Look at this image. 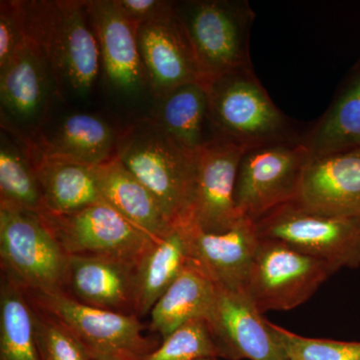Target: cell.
I'll return each mask as SVG.
<instances>
[{"instance_id":"6da1fadb","label":"cell","mask_w":360,"mask_h":360,"mask_svg":"<svg viewBox=\"0 0 360 360\" xmlns=\"http://www.w3.org/2000/svg\"><path fill=\"white\" fill-rule=\"evenodd\" d=\"M198 155L180 146L153 117L132 123L116 141V156L155 194L175 227L191 224Z\"/></svg>"},{"instance_id":"7a4b0ae2","label":"cell","mask_w":360,"mask_h":360,"mask_svg":"<svg viewBox=\"0 0 360 360\" xmlns=\"http://www.w3.org/2000/svg\"><path fill=\"white\" fill-rule=\"evenodd\" d=\"M26 37L39 47L54 77L84 94L99 71L101 49L80 1L25 2Z\"/></svg>"},{"instance_id":"3957f363","label":"cell","mask_w":360,"mask_h":360,"mask_svg":"<svg viewBox=\"0 0 360 360\" xmlns=\"http://www.w3.org/2000/svg\"><path fill=\"white\" fill-rule=\"evenodd\" d=\"M215 135L248 148L300 139L302 131L271 101L250 68H238L206 85Z\"/></svg>"},{"instance_id":"277c9868","label":"cell","mask_w":360,"mask_h":360,"mask_svg":"<svg viewBox=\"0 0 360 360\" xmlns=\"http://www.w3.org/2000/svg\"><path fill=\"white\" fill-rule=\"evenodd\" d=\"M176 11L191 40L203 84L252 66L250 39L255 13L250 2H189Z\"/></svg>"},{"instance_id":"5b68a950","label":"cell","mask_w":360,"mask_h":360,"mask_svg":"<svg viewBox=\"0 0 360 360\" xmlns=\"http://www.w3.org/2000/svg\"><path fill=\"white\" fill-rule=\"evenodd\" d=\"M68 259L39 212L0 205L2 276L25 292H61Z\"/></svg>"},{"instance_id":"8992f818","label":"cell","mask_w":360,"mask_h":360,"mask_svg":"<svg viewBox=\"0 0 360 360\" xmlns=\"http://www.w3.org/2000/svg\"><path fill=\"white\" fill-rule=\"evenodd\" d=\"M310 160L302 139L246 148L239 162L234 194L240 217L257 222L295 200Z\"/></svg>"},{"instance_id":"52a82bcc","label":"cell","mask_w":360,"mask_h":360,"mask_svg":"<svg viewBox=\"0 0 360 360\" xmlns=\"http://www.w3.org/2000/svg\"><path fill=\"white\" fill-rule=\"evenodd\" d=\"M338 270L283 241L259 238L246 291L260 314L290 310L309 300Z\"/></svg>"},{"instance_id":"ba28073f","label":"cell","mask_w":360,"mask_h":360,"mask_svg":"<svg viewBox=\"0 0 360 360\" xmlns=\"http://www.w3.org/2000/svg\"><path fill=\"white\" fill-rule=\"evenodd\" d=\"M70 329L94 360H139L160 345L135 315L96 309L63 292H26Z\"/></svg>"},{"instance_id":"9c48e42d","label":"cell","mask_w":360,"mask_h":360,"mask_svg":"<svg viewBox=\"0 0 360 360\" xmlns=\"http://www.w3.org/2000/svg\"><path fill=\"white\" fill-rule=\"evenodd\" d=\"M39 214L68 255L115 258L136 266L156 243L105 201L68 214Z\"/></svg>"},{"instance_id":"30bf717a","label":"cell","mask_w":360,"mask_h":360,"mask_svg":"<svg viewBox=\"0 0 360 360\" xmlns=\"http://www.w3.org/2000/svg\"><path fill=\"white\" fill-rule=\"evenodd\" d=\"M260 238L283 241L335 265L360 266V217H328L286 203L255 222Z\"/></svg>"},{"instance_id":"8fae6325","label":"cell","mask_w":360,"mask_h":360,"mask_svg":"<svg viewBox=\"0 0 360 360\" xmlns=\"http://www.w3.org/2000/svg\"><path fill=\"white\" fill-rule=\"evenodd\" d=\"M245 150L243 146L219 136L200 149L189 226L220 233L243 219L236 208L234 194L239 162Z\"/></svg>"},{"instance_id":"7c38bea8","label":"cell","mask_w":360,"mask_h":360,"mask_svg":"<svg viewBox=\"0 0 360 360\" xmlns=\"http://www.w3.org/2000/svg\"><path fill=\"white\" fill-rule=\"evenodd\" d=\"M206 319L219 342L221 359L288 360L269 321L248 292L217 286L214 304Z\"/></svg>"},{"instance_id":"4fadbf2b","label":"cell","mask_w":360,"mask_h":360,"mask_svg":"<svg viewBox=\"0 0 360 360\" xmlns=\"http://www.w3.org/2000/svg\"><path fill=\"white\" fill-rule=\"evenodd\" d=\"M137 42L148 82L158 99L181 85L201 82L193 46L176 6L172 13L139 25Z\"/></svg>"},{"instance_id":"5bb4252c","label":"cell","mask_w":360,"mask_h":360,"mask_svg":"<svg viewBox=\"0 0 360 360\" xmlns=\"http://www.w3.org/2000/svg\"><path fill=\"white\" fill-rule=\"evenodd\" d=\"M191 264L224 290L248 292V276L259 236L255 222L243 217L220 233L184 227Z\"/></svg>"},{"instance_id":"9a60e30c","label":"cell","mask_w":360,"mask_h":360,"mask_svg":"<svg viewBox=\"0 0 360 360\" xmlns=\"http://www.w3.org/2000/svg\"><path fill=\"white\" fill-rule=\"evenodd\" d=\"M292 202L328 217H360V148L311 158Z\"/></svg>"},{"instance_id":"2e32d148","label":"cell","mask_w":360,"mask_h":360,"mask_svg":"<svg viewBox=\"0 0 360 360\" xmlns=\"http://www.w3.org/2000/svg\"><path fill=\"white\" fill-rule=\"evenodd\" d=\"M61 292L89 307L135 315V265L115 258L68 255Z\"/></svg>"},{"instance_id":"e0dca14e","label":"cell","mask_w":360,"mask_h":360,"mask_svg":"<svg viewBox=\"0 0 360 360\" xmlns=\"http://www.w3.org/2000/svg\"><path fill=\"white\" fill-rule=\"evenodd\" d=\"M106 77L116 89L134 92L148 82L137 42V26L122 13L115 0L87 1Z\"/></svg>"},{"instance_id":"ac0fdd59","label":"cell","mask_w":360,"mask_h":360,"mask_svg":"<svg viewBox=\"0 0 360 360\" xmlns=\"http://www.w3.org/2000/svg\"><path fill=\"white\" fill-rule=\"evenodd\" d=\"M94 172L103 200L151 238L158 241L174 229L155 194L117 156Z\"/></svg>"},{"instance_id":"d6986e66","label":"cell","mask_w":360,"mask_h":360,"mask_svg":"<svg viewBox=\"0 0 360 360\" xmlns=\"http://www.w3.org/2000/svg\"><path fill=\"white\" fill-rule=\"evenodd\" d=\"M311 158L360 148V59L323 115L303 134Z\"/></svg>"},{"instance_id":"ffe728a7","label":"cell","mask_w":360,"mask_h":360,"mask_svg":"<svg viewBox=\"0 0 360 360\" xmlns=\"http://www.w3.org/2000/svg\"><path fill=\"white\" fill-rule=\"evenodd\" d=\"M32 163L41 189V212L68 214L104 201L94 167L45 153Z\"/></svg>"},{"instance_id":"44dd1931","label":"cell","mask_w":360,"mask_h":360,"mask_svg":"<svg viewBox=\"0 0 360 360\" xmlns=\"http://www.w3.org/2000/svg\"><path fill=\"white\" fill-rule=\"evenodd\" d=\"M49 68L39 47L27 37L8 63L0 68L2 106L18 120L34 118L46 101Z\"/></svg>"},{"instance_id":"7402d4cb","label":"cell","mask_w":360,"mask_h":360,"mask_svg":"<svg viewBox=\"0 0 360 360\" xmlns=\"http://www.w3.org/2000/svg\"><path fill=\"white\" fill-rule=\"evenodd\" d=\"M215 296V284L205 272L189 262L151 310L149 330L163 340L186 322L207 319Z\"/></svg>"},{"instance_id":"603a6c76","label":"cell","mask_w":360,"mask_h":360,"mask_svg":"<svg viewBox=\"0 0 360 360\" xmlns=\"http://www.w3.org/2000/svg\"><path fill=\"white\" fill-rule=\"evenodd\" d=\"M191 262L186 231L174 227L135 266V315L150 314L155 303Z\"/></svg>"},{"instance_id":"cb8c5ba5","label":"cell","mask_w":360,"mask_h":360,"mask_svg":"<svg viewBox=\"0 0 360 360\" xmlns=\"http://www.w3.org/2000/svg\"><path fill=\"white\" fill-rule=\"evenodd\" d=\"M158 101L153 118L187 150L198 153L217 136L210 120L207 87L202 82L181 85Z\"/></svg>"},{"instance_id":"d4e9b609","label":"cell","mask_w":360,"mask_h":360,"mask_svg":"<svg viewBox=\"0 0 360 360\" xmlns=\"http://www.w3.org/2000/svg\"><path fill=\"white\" fill-rule=\"evenodd\" d=\"M116 141L117 135L101 118L75 113L45 142L44 153L96 167L115 158Z\"/></svg>"},{"instance_id":"484cf974","label":"cell","mask_w":360,"mask_h":360,"mask_svg":"<svg viewBox=\"0 0 360 360\" xmlns=\"http://www.w3.org/2000/svg\"><path fill=\"white\" fill-rule=\"evenodd\" d=\"M0 360H40L32 307L25 290L0 279Z\"/></svg>"},{"instance_id":"4316f807","label":"cell","mask_w":360,"mask_h":360,"mask_svg":"<svg viewBox=\"0 0 360 360\" xmlns=\"http://www.w3.org/2000/svg\"><path fill=\"white\" fill-rule=\"evenodd\" d=\"M0 205L37 212L44 208L32 163L4 141L0 148Z\"/></svg>"},{"instance_id":"83f0119b","label":"cell","mask_w":360,"mask_h":360,"mask_svg":"<svg viewBox=\"0 0 360 360\" xmlns=\"http://www.w3.org/2000/svg\"><path fill=\"white\" fill-rule=\"evenodd\" d=\"M219 357V342L206 319H196L175 329L153 352L139 360H194Z\"/></svg>"},{"instance_id":"f1b7e54d","label":"cell","mask_w":360,"mask_h":360,"mask_svg":"<svg viewBox=\"0 0 360 360\" xmlns=\"http://www.w3.org/2000/svg\"><path fill=\"white\" fill-rule=\"evenodd\" d=\"M30 302L40 360H94L63 321L30 300Z\"/></svg>"},{"instance_id":"f546056e","label":"cell","mask_w":360,"mask_h":360,"mask_svg":"<svg viewBox=\"0 0 360 360\" xmlns=\"http://www.w3.org/2000/svg\"><path fill=\"white\" fill-rule=\"evenodd\" d=\"M288 360H360V342L309 338L269 321Z\"/></svg>"},{"instance_id":"4dcf8cb0","label":"cell","mask_w":360,"mask_h":360,"mask_svg":"<svg viewBox=\"0 0 360 360\" xmlns=\"http://www.w3.org/2000/svg\"><path fill=\"white\" fill-rule=\"evenodd\" d=\"M25 2L1 1L0 68L6 65L26 39Z\"/></svg>"},{"instance_id":"1f68e13d","label":"cell","mask_w":360,"mask_h":360,"mask_svg":"<svg viewBox=\"0 0 360 360\" xmlns=\"http://www.w3.org/2000/svg\"><path fill=\"white\" fill-rule=\"evenodd\" d=\"M122 13L134 25L158 20L165 14L172 13L175 4L160 0H115Z\"/></svg>"},{"instance_id":"d6a6232c","label":"cell","mask_w":360,"mask_h":360,"mask_svg":"<svg viewBox=\"0 0 360 360\" xmlns=\"http://www.w3.org/2000/svg\"><path fill=\"white\" fill-rule=\"evenodd\" d=\"M194 360H222L221 359H219V357H201V359H194Z\"/></svg>"}]
</instances>
